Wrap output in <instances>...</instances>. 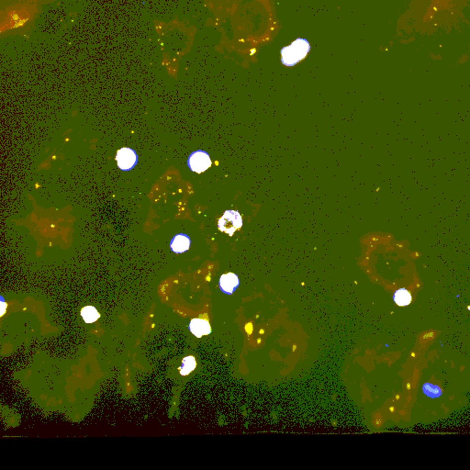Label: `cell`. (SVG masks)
<instances>
[{
  "label": "cell",
  "mask_w": 470,
  "mask_h": 470,
  "mask_svg": "<svg viewBox=\"0 0 470 470\" xmlns=\"http://www.w3.org/2000/svg\"><path fill=\"white\" fill-rule=\"evenodd\" d=\"M311 44L304 38H298L293 43L281 50V62L285 67H294L309 54Z\"/></svg>",
  "instance_id": "obj_1"
},
{
  "label": "cell",
  "mask_w": 470,
  "mask_h": 470,
  "mask_svg": "<svg viewBox=\"0 0 470 470\" xmlns=\"http://www.w3.org/2000/svg\"><path fill=\"white\" fill-rule=\"evenodd\" d=\"M243 226V219L241 214L236 210H226L218 221V228L220 232H225L232 236L234 232Z\"/></svg>",
  "instance_id": "obj_2"
},
{
  "label": "cell",
  "mask_w": 470,
  "mask_h": 470,
  "mask_svg": "<svg viewBox=\"0 0 470 470\" xmlns=\"http://www.w3.org/2000/svg\"><path fill=\"white\" fill-rule=\"evenodd\" d=\"M211 160L206 151L198 150L191 153L188 159V166L190 170L198 174H201L203 172L208 170L211 166Z\"/></svg>",
  "instance_id": "obj_3"
},
{
  "label": "cell",
  "mask_w": 470,
  "mask_h": 470,
  "mask_svg": "<svg viewBox=\"0 0 470 470\" xmlns=\"http://www.w3.org/2000/svg\"><path fill=\"white\" fill-rule=\"evenodd\" d=\"M117 164L122 171H131L138 163V155L134 150L123 147L118 151L116 155Z\"/></svg>",
  "instance_id": "obj_4"
},
{
  "label": "cell",
  "mask_w": 470,
  "mask_h": 470,
  "mask_svg": "<svg viewBox=\"0 0 470 470\" xmlns=\"http://www.w3.org/2000/svg\"><path fill=\"white\" fill-rule=\"evenodd\" d=\"M240 284L239 277L233 273H228L221 275L219 282L220 290L223 293L232 295L237 289Z\"/></svg>",
  "instance_id": "obj_5"
},
{
  "label": "cell",
  "mask_w": 470,
  "mask_h": 470,
  "mask_svg": "<svg viewBox=\"0 0 470 470\" xmlns=\"http://www.w3.org/2000/svg\"><path fill=\"white\" fill-rule=\"evenodd\" d=\"M191 240L189 235L185 233H178L175 235L170 242V249L175 254H183L190 249Z\"/></svg>",
  "instance_id": "obj_6"
},
{
  "label": "cell",
  "mask_w": 470,
  "mask_h": 470,
  "mask_svg": "<svg viewBox=\"0 0 470 470\" xmlns=\"http://www.w3.org/2000/svg\"><path fill=\"white\" fill-rule=\"evenodd\" d=\"M190 331L198 338L208 336L211 333L210 325L208 321L204 319H193L190 324Z\"/></svg>",
  "instance_id": "obj_7"
},
{
  "label": "cell",
  "mask_w": 470,
  "mask_h": 470,
  "mask_svg": "<svg viewBox=\"0 0 470 470\" xmlns=\"http://www.w3.org/2000/svg\"><path fill=\"white\" fill-rule=\"evenodd\" d=\"M393 299L397 305L401 307L408 306L411 302V295L405 288H400L395 291Z\"/></svg>",
  "instance_id": "obj_8"
},
{
  "label": "cell",
  "mask_w": 470,
  "mask_h": 470,
  "mask_svg": "<svg viewBox=\"0 0 470 470\" xmlns=\"http://www.w3.org/2000/svg\"><path fill=\"white\" fill-rule=\"evenodd\" d=\"M80 314L86 324H93L97 322L100 317V314L98 313L97 309L93 306H86L81 311Z\"/></svg>",
  "instance_id": "obj_9"
},
{
  "label": "cell",
  "mask_w": 470,
  "mask_h": 470,
  "mask_svg": "<svg viewBox=\"0 0 470 470\" xmlns=\"http://www.w3.org/2000/svg\"><path fill=\"white\" fill-rule=\"evenodd\" d=\"M197 366V362L193 356H187L182 361V365L179 367L180 375L188 376L192 372Z\"/></svg>",
  "instance_id": "obj_10"
},
{
  "label": "cell",
  "mask_w": 470,
  "mask_h": 470,
  "mask_svg": "<svg viewBox=\"0 0 470 470\" xmlns=\"http://www.w3.org/2000/svg\"><path fill=\"white\" fill-rule=\"evenodd\" d=\"M422 391L425 395H427L430 398H438L442 394V391L438 386L436 385L431 384V383H426L423 385L422 387Z\"/></svg>",
  "instance_id": "obj_11"
},
{
  "label": "cell",
  "mask_w": 470,
  "mask_h": 470,
  "mask_svg": "<svg viewBox=\"0 0 470 470\" xmlns=\"http://www.w3.org/2000/svg\"><path fill=\"white\" fill-rule=\"evenodd\" d=\"M1 304H2V312H1V314H0V315L2 316V315H3L4 313H5V312H6V303H5V301H4V299H3V298H2V301H1Z\"/></svg>",
  "instance_id": "obj_12"
}]
</instances>
